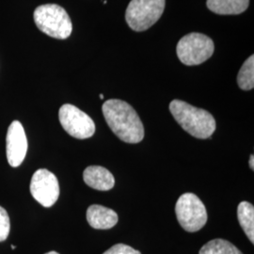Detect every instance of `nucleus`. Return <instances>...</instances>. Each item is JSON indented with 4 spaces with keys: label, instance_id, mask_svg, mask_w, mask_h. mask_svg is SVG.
Segmentation results:
<instances>
[{
    "label": "nucleus",
    "instance_id": "obj_1",
    "mask_svg": "<svg viewBox=\"0 0 254 254\" xmlns=\"http://www.w3.org/2000/svg\"><path fill=\"white\" fill-rule=\"evenodd\" d=\"M102 111L108 126L119 138L127 143H138L144 137V127L136 110L119 99L106 101Z\"/></svg>",
    "mask_w": 254,
    "mask_h": 254
},
{
    "label": "nucleus",
    "instance_id": "obj_2",
    "mask_svg": "<svg viewBox=\"0 0 254 254\" xmlns=\"http://www.w3.org/2000/svg\"><path fill=\"white\" fill-rule=\"evenodd\" d=\"M173 118L191 136L200 139L209 138L216 130V121L212 114L204 109H198L181 100L170 104Z\"/></svg>",
    "mask_w": 254,
    "mask_h": 254
},
{
    "label": "nucleus",
    "instance_id": "obj_3",
    "mask_svg": "<svg viewBox=\"0 0 254 254\" xmlns=\"http://www.w3.org/2000/svg\"><path fill=\"white\" fill-rule=\"evenodd\" d=\"M37 27L46 35L65 40L72 34L73 25L67 11L57 4L37 7L33 14Z\"/></svg>",
    "mask_w": 254,
    "mask_h": 254
},
{
    "label": "nucleus",
    "instance_id": "obj_4",
    "mask_svg": "<svg viewBox=\"0 0 254 254\" xmlns=\"http://www.w3.org/2000/svg\"><path fill=\"white\" fill-rule=\"evenodd\" d=\"M166 0H132L126 11L127 25L141 32L154 25L163 14Z\"/></svg>",
    "mask_w": 254,
    "mask_h": 254
},
{
    "label": "nucleus",
    "instance_id": "obj_5",
    "mask_svg": "<svg viewBox=\"0 0 254 254\" xmlns=\"http://www.w3.org/2000/svg\"><path fill=\"white\" fill-rule=\"evenodd\" d=\"M214 50L215 46L212 39L197 32L183 37L176 47L180 62L188 66L203 64L212 57Z\"/></svg>",
    "mask_w": 254,
    "mask_h": 254
},
{
    "label": "nucleus",
    "instance_id": "obj_6",
    "mask_svg": "<svg viewBox=\"0 0 254 254\" xmlns=\"http://www.w3.org/2000/svg\"><path fill=\"white\" fill-rule=\"evenodd\" d=\"M176 217L182 228L187 232H198L207 222V212L204 204L193 193H185L175 205Z\"/></svg>",
    "mask_w": 254,
    "mask_h": 254
},
{
    "label": "nucleus",
    "instance_id": "obj_7",
    "mask_svg": "<svg viewBox=\"0 0 254 254\" xmlns=\"http://www.w3.org/2000/svg\"><path fill=\"white\" fill-rule=\"evenodd\" d=\"M59 118L64 130L75 138H89L95 132V125L92 119L73 105H64L59 111Z\"/></svg>",
    "mask_w": 254,
    "mask_h": 254
},
{
    "label": "nucleus",
    "instance_id": "obj_8",
    "mask_svg": "<svg viewBox=\"0 0 254 254\" xmlns=\"http://www.w3.org/2000/svg\"><path fill=\"white\" fill-rule=\"evenodd\" d=\"M29 189L32 197L45 207L53 206L60 196V185L57 177L46 169L35 172Z\"/></svg>",
    "mask_w": 254,
    "mask_h": 254
},
{
    "label": "nucleus",
    "instance_id": "obj_9",
    "mask_svg": "<svg viewBox=\"0 0 254 254\" xmlns=\"http://www.w3.org/2000/svg\"><path fill=\"white\" fill-rule=\"evenodd\" d=\"M7 159L13 168L24 161L27 152V139L24 127L18 121H13L7 133Z\"/></svg>",
    "mask_w": 254,
    "mask_h": 254
},
{
    "label": "nucleus",
    "instance_id": "obj_10",
    "mask_svg": "<svg viewBox=\"0 0 254 254\" xmlns=\"http://www.w3.org/2000/svg\"><path fill=\"white\" fill-rule=\"evenodd\" d=\"M84 182L96 190H110L114 185L115 179L112 173L101 166H90L83 173Z\"/></svg>",
    "mask_w": 254,
    "mask_h": 254
},
{
    "label": "nucleus",
    "instance_id": "obj_11",
    "mask_svg": "<svg viewBox=\"0 0 254 254\" xmlns=\"http://www.w3.org/2000/svg\"><path fill=\"white\" fill-rule=\"evenodd\" d=\"M87 220L94 229L108 230L117 224L118 215L112 209L93 204L87 210Z\"/></svg>",
    "mask_w": 254,
    "mask_h": 254
},
{
    "label": "nucleus",
    "instance_id": "obj_12",
    "mask_svg": "<svg viewBox=\"0 0 254 254\" xmlns=\"http://www.w3.org/2000/svg\"><path fill=\"white\" fill-rule=\"evenodd\" d=\"M250 0H207L206 5L211 11L220 15H236L248 9Z\"/></svg>",
    "mask_w": 254,
    "mask_h": 254
},
{
    "label": "nucleus",
    "instance_id": "obj_13",
    "mask_svg": "<svg viewBox=\"0 0 254 254\" xmlns=\"http://www.w3.org/2000/svg\"><path fill=\"white\" fill-rule=\"evenodd\" d=\"M238 221L246 235L254 243V207L248 201H242L237 207Z\"/></svg>",
    "mask_w": 254,
    "mask_h": 254
},
{
    "label": "nucleus",
    "instance_id": "obj_14",
    "mask_svg": "<svg viewBox=\"0 0 254 254\" xmlns=\"http://www.w3.org/2000/svg\"><path fill=\"white\" fill-rule=\"evenodd\" d=\"M199 254H242V253L227 240L214 239L203 246Z\"/></svg>",
    "mask_w": 254,
    "mask_h": 254
},
{
    "label": "nucleus",
    "instance_id": "obj_15",
    "mask_svg": "<svg viewBox=\"0 0 254 254\" xmlns=\"http://www.w3.org/2000/svg\"><path fill=\"white\" fill-rule=\"evenodd\" d=\"M237 84L241 90L251 91L254 87V56L252 55L242 65L238 75Z\"/></svg>",
    "mask_w": 254,
    "mask_h": 254
},
{
    "label": "nucleus",
    "instance_id": "obj_16",
    "mask_svg": "<svg viewBox=\"0 0 254 254\" xmlns=\"http://www.w3.org/2000/svg\"><path fill=\"white\" fill-rule=\"evenodd\" d=\"M9 218L7 211L0 206V242L5 241L9 234Z\"/></svg>",
    "mask_w": 254,
    "mask_h": 254
},
{
    "label": "nucleus",
    "instance_id": "obj_17",
    "mask_svg": "<svg viewBox=\"0 0 254 254\" xmlns=\"http://www.w3.org/2000/svg\"><path fill=\"white\" fill-rule=\"evenodd\" d=\"M103 254H141L138 251L125 244H117L111 247Z\"/></svg>",
    "mask_w": 254,
    "mask_h": 254
},
{
    "label": "nucleus",
    "instance_id": "obj_18",
    "mask_svg": "<svg viewBox=\"0 0 254 254\" xmlns=\"http://www.w3.org/2000/svg\"><path fill=\"white\" fill-rule=\"evenodd\" d=\"M250 168L252 169V171L254 170V154L251 155V158H250Z\"/></svg>",
    "mask_w": 254,
    "mask_h": 254
},
{
    "label": "nucleus",
    "instance_id": "obj_19",
    "mask_svg": "<svg viewBox=\"0 0 254 254\" xmlns=\"http://www.w3.org/2000/svg\"><path fill=\"white\" fill-rule=\"evenodd\" d=\"M58 254V253H56V252H50V253H47V254Z\"/></svg>",
    "mask_w": 254,
    "mask_h": 254
},
{
    "label": "nucleus",
    "instance_id": "obj_20",
    "mask_svg": "<svg viewBox=\"0 0 254 254\" xmlns=\"http://www.w3.org/2000/svg\"><path fill=\"white\" fill-rule=\"evenodd\" d=\"M100 98L101 99H104V95L103 94H100Z\"/></svg>",
    "mask_w": 254,
    "mask_h": 254
},
{
    "label": "nucleus",
    "instance_id": "obj_21",
    "mask_svg": "<svg viewBox=\"0 0 254 254\" xmlns=\"http://www.w3.org/2000/svg\"><path fill=\"white\" fill-rule=\"evenodd\" d=\"M15 248H16V247H15V246L11 245V249H13V250H14V249H15Z\"/></svg>",
    "mask_w": 254,
    "mask_h": 254
}]
</instances>
